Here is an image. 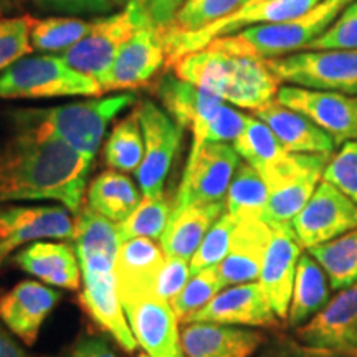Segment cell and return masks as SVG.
<instances>
[{
  "label": "cell",
  "mask_w": 357,
  "mask_h": 357,
  "mask_svg": "<svg viewBox=\"0 0 357 357\" xmlns=\"http://www.w3.org/2000/svg\"><path fill=\"white\" fill-rule=\"evenodd\" d=\"M13 123L15 132L0 144V207L55 200L78 213L93 162L38 128Z\"/></svg>",
  "instance_id": "obj_1"
},
{
  "label": "cell",
  "mask_w": 357,
  "mask_h": 357,
  "mask_svg": "<svg viewBox=\"0 0 357 357\" xmlns=\"http://www.w3.org/2000/svg\"><path fill=\"white\" fill-rule=\"evenodd\" d=\"M174 71L178 78L220 96L225 102L252 111L275 100L280 88L266 60L225 50L215 43L181 58Z\"/></svg>",
  "instance_id": "obj_2"
},
{
  "label": "cell",
  "mask_w": 357,
  "mask_h": 357,
  "mask_svg": "<svg viewBox=\"0 0 357 357\" xmlns=\"http://www.w3.org/2000/svg\"><path fill=\"white\" fill-rule=\"evenodd\" d=\"M136 101L137 98L134 93H123L108 98L70 102L56 108L17 109L12 114V119L38 128L40 131L65 142L93 162L108 124Z\"/></svg>",
  "instance_id": "obj_3"
},
{
  "label": "cell",
  "mask_w": 357,
  "mask_h": 357,
  "mask_svg": "<svg viewBox=\"0 0 357 357\" xmlns=\"http://www.w3.org/2000/svg\"><path fill=\"white\" fill-rule=\"evenodd\" d=\"M351 2L354 0H323L300 17L278 24L248 26L211 43L260 60L293 55L303 52L307 45L319 38Z\"/></svg>",
  "instance_id": "obj_4"
},
{
  "label": "cell",
  "mask_w": 357,
  "mask_h": 357,
  "mask_svg": "<svg viewBox=\"0 0 357 357\" xmlns=\"http://www.w3.org/2000/svg\"><path fill=\"white\" fill-rule=\"evenodd\" d=\"M95 78L73 70L63 56H24L0 73V100L100 96Z\"/></svg>",
  "instance_id": "obj_5"
},
{
  "label": "cell",
  "mask_w": 357,
  "mask_h": 357,
  "mask_svg": "<svg viewBox=\"0 0 357 357\" xmlns=\"http://www.w3.org/2000/svg\"><path fill=\"white\" fill-rule=\"evenodd\" d=\"M331 155L288 153L263 171L261 177L270 189L263 220L271 225L291 223L323 181L324 169Z\"/></svg>",
  "instance_id": "obj_6"
},
{
  "label": "cell",
  "mask_w": 357,
  "mask_h": 357,
  "mask_svg": "<svg viewBox=\"0 0 357 357\" xmlns=\"http://www.w3.org/2000/svg\"><path fill=\"white\" fill-rule=\"evenodd\" d=\"M278 83L357 96V50H316L266 60Z\"/></svg>",
  "instance_id": "obj_7"
},
{
  "label": "cell",
  "mask_w": 357,
  "mask_h": 357,
  "mask_svg": "<svg viewBox=\"0 0 357 357\" xmlns=\"http://www.w3.org/2000/svg\"><path fill=\"white\" fill-rule=\"evenodd\" d=\"M147 19V12L131 0L124 10L95 20L86 37L63 52L61 56L73 70L100 82L111 68L123 45Z\"/></svg>",
  "instance_id": "obj_8"
},
{
  "label": "cell",
  "mask_w": 357,
  "mask_h": 357,
  "mask_svg": "<svg viewBox=\"0 0 357 357\" xmlns=\"http://www.w3.org/2000/svg\"><path fill=\"white\" fill-rule=\"evenodd\" d=\"M238 153L229 142H205L190 153L174 205H208L225 202L230 182L238 167Z\"/></svg>",
  "instance_id": "obj_9"
},
{
  "label": "cell",
  "mask_w": 357,
  "mask_h": 357,
  "mask_svg": "<svg viewBox=\"0 0 357 357\" xmlns=\"http://www.w3.org/2000/svg\"><path fill=\"white\" fill-rule=\"evenodd\" d=\"M136 109L144 137V155L136 172L137 181L144 195L155 197L164 194V182L176 159L184 129L154 101H142Z\"/></svg>",
  "instance_id": "obj_10"
},
{
  "label": "cell",
  "mask_w": 357,
  "mask_h": 357,
  "mask_svg": "<svg viewBox=\"0 0 357 357\" xmlns=\"http://www.w3.org/2000/svg\"><path fill=\"white\" fill-rule=\"evenodd\" d=\"M291 227L305 250L331 242L357 229V204L336 185L321 181Z\"/></svg>",
  "instance_id": "obj_11"
},
{
  "label": "cell",
  "mask_w": 357,
  "mask_h": 357,
  "mask_svg": "<svg viewBox=\"0 0 357 357\" xmlns=\"http://www.w3.org/2000/svg\"><path fill=\"white\" fill-rule=\"evenodd\" d=\"M166 63L162 26L155 25L149 17L123 45L111 68L98 83L102 93L136 89L149 83Z\"/></svg>",
  "instance_id": "obj_12"
},
{
  "label": "cell",
  "mask_w": 357,
  "mask_h": 357,
  "mask_svg": "<svg viewBox=\"0 0 357 357\" xmlns=\"http://www.w3.org/2000/svg\"><path fill=\"white\" fill-rule=\"evenodd\" d=\"M276 101L307 116L336 146L357 139V96L280 84Z\"/></svg>",
  "instance_id": "obj_13"
},
{
  "label": "cell",
  "mask_w": 357,
  "mask_h": 357,
  "mask_svg": "<svg viewBox=\"0 0 357 357\" xmlns=\"http://www.w3.org/2000/svg\"><path fill=\"white\" fill-rule=\"evenodd\" d=\"M123 307L136 342L151 357H185L181 347L178 319L171 303L155 293L124 300Z\"/></svg>",
  "instance_id": "obj_14"
},
{
  "label": "cell",
  "mask_w": 357,
  "mask_h": 357,
  "mask_svg": "<svg viewBox=\"0 0 357 357\" xmlns=\"http://www.w3.org/2000/svg\"><path fill=\"white\" fill-rule=\"evenodd\" d=\"M61 207H0V227L6 236L0 238V268L17 248L42 238H71L75 220Z\"/></svg>",
  "instance_id": "obj_15"
},
{
  "label": "cell",
  "mask_w": 357,
  "mask_h": 357,
  "mask_svg": "<svg viewBox=\"0 0 357 357\" xmlns=\"http://www.w3.org/2000/svg\"><path fill=\"white\" fill-rule=\"evenodd\" d=\"M154 89L159 101L162 102L164 111L176 121L177 126L190 129L194 134L190 153H197L205 144V131L208 123L225 101L172 73L162 75Z\"/></svg>",
  "instance_id": "obj_16"
},
{
  "label": "cell",
  "mask_w": 357,
  "mask_h": 357,
  "mask_svg": "<svg viewBox=\"0 0 357 357\" xmlns=\"http://www.w3.org/2000/svg\"><path fill=\"white\" fill-rule=\"evenodd\" d=\"M187 323L278 328L280 318L268 301L260 281H250L223 289L207 306L192 314Z\"/></svg>",
  "instance_id": "obj_17"
},
{
  "label": "cell",
  "mask_w": 357,
  "mask_h": 357,
  "mask_svg": "<svg viewBox=\"0 0 357 357\" xmlns=\"http://www.w3.org/2000/svg\"><path fill=\"white\" fill-rule=\"evenodd\" d=\"M271 227H273V235L268 245L258 281L276 316L281 321H287L303 247L291 223H278Z\"/></svg>",
  "instance_id": "obj_18"
},
{
  "label": "cell",
  "mask_w": 357,
  "mask_h": 357,
  "mask_svg": "<svg viewBox=\"0 0 357 357\" xmlns=\"http://www.w3.org/2000/svg\"><path fill=\"white\" fill-rule=\"evenodd\" d=\"M294 334L303 344L357 352V284L341 289Z\"/></svg>",
  "instance_id": "obj_19"
},
{
  "label": "cell",
  "mask_w": 357,
  "mask_h": 357,
  "mask_svg": "<svg viewBox=\"0 0 357 357\" xmlns=\"http://www.w3.org/2000/svg\"><path fill=\"white\" fill-rule=\"evenodd\" d=\"M58 301L60 293L55 289L33 280L20 281L0 296V321L25 346H33Z\"/></svg>",
  "instance_id": "obj_20"
},
{
  "label": "cell",
  "mask_w": 357,
  "mask_h": 357,
  "mask_svg": "<svg viewBox=\"0 0 357 357\" xmlns=\"http://www.w3.org/2000/svg\"><path fill=\"white\" fill-rule=\"evenodd\" d=\"M83 276L82 305L91 319L106 331L126 352L137 347L136 337L128 323L114 271H88Z\"/></svg>",
  "instance_id": "obj_21"
},
{
  "label": "cell",
  "mask_w": 357,
  "mask_h": 357,
  "mask_svg": "<svg viewBox=\"0 0 357 357\" xmlns=\"http://www.w3.org/2000/svg\"><path fill=\"white\" fill-rule=\"evenodd\" d=\"M265 341L260 331L229 324L187 323L181 331L185 357H252Z\"/></svg>",
  "instance_id": "obj_22"
},
{
  "label": "cell",
  "mask_w": 357,
  "mask_h": 357,
  "mask_svg": "<svg viewBox=\"0 0 357 357\" xmlns=\"http://www.w3.org/2000/svg\"><path fill=\"white\" fill-rule=\"evenodd\" d=\"M271 235L273 227L263 218L238 220L231 235L229 253L218 265L225 287L250 283L260 278Z\"/></svg>",
  "instance_id": "obj_23"
},
{
  "label": "cell",
  "mask_w": 357,
  "mask_h": 357,
  "mask_svg": "<svg viewBox=\"0 0 357 357\" xmlns=\"http://www.w3.org/2000/svg\"><path fill=\"white\" fill-rule=\"evenodd\" d=\"M253 116L265 123L278 137L281 146L294 154H333L334 141L318 124L300 111H294L275 100L253 111Z\"/></svg>",
  "instance_id": "obj_24"
},
{
  "label": "cell",
  "mask_w": 357,
  "mask_h": 357,
  "mask_svg": "<svg viewBox=\"0 0 357 357\" xmlns=\"http://www.w3.org/2000/svg\"><path fill=\"white\" fill-rule=\"evenodd\" d=\"M166 255L162 248L149 238H132L121 242L116 257L114 275L121 301L141 294L155 293L159 273Z\"/></svg>",
  "instance_id": "obj_25"
},
{
  "label": "cell",
  "mask_w": 357,
  "mask_h": 357,
  "mask_svg": "<svg viewBox=\"0 0 357 357\" xmlns=\"http://www.w3.org/2000/svg\"><path fill=\"white\" fill-rule=\"evenodd\" d=\"M71 240L75 242L82 273L114 271L116 257L121 245L114 222L88 205L77 213Z\"/></svg>",
  "instance_id": "obj_26"
},
{
  "label": "cell",
  "mask_w": 357,
  "mask_h": 357,
  "mask_svg": "<svg viewBox=\"0 0 357 357\" xmlns=\"http://www.w3.org/2000/svg\"><path fill=\"white\" fill-rule=\"evenodd\" d=\"M13 263L52 287L68 291H77L82 287L83 276L77 250L68 243L32 242L13 257Z\"/></svg>",
  "instance_id": "obj_27"
},
{
  "label": "cell",
  "mask_w": 357,
  "mask_h": 357,
  "mask_svg": "<svg viewBox=\"0 0 357 357\" xmlns=\"http://www.w3.org/2000/svg\"><path fill=\"white\" fill-rule=\"evenodd\" d=\"M225 212V202L174 207L172 217L160 236L164 255L190 261L211 227Z\"/></svg>",
  "instance_id": "obj_28"
},
{
  "label": "cell",
  "mask_w": 357,
  "mask_h": 357,
  "mask_svg": "<svg viewBox=\"0 0 357 357\" xmlns=\"http://www.w3.org/2000/svg\"><path fill=\"white\" fill-rule=\"evenodd\" d=\"M329 296L331 284L323 266L310 253H303L298 260L294 276L293 296L287 318L288 324L291 328H300L328 305Z\"/></svg>",
  "instance_id": "obj_29"
},
{
  "label": "cell",
  "mask_w": 357,
  "mask_h": 357,
  "mask_svg": "<svg viewBox=\"0 0 357 357\" xmlns=\"http://www.w3.org/2000/svg\"><path fill=\"white\" fill-rule=\"evenodd\" d=\"M139 202L141 195L134 182L113 169L100 174L88 189L89 207L116 223L131 215Z\"/></svg>",
  "instance_id": "obj_30"
},
{
  "label": "cell",
  "mask_w": 357,
  "mask_h": 357,
  "mask_svg": "<svg viewBox=\"0 0 357 357\" xmlns=\"http://www.w3.org/2000/svg\"><path fill=\"white\" fill-rule=\"evenodd\" d=\"M270 189L261 174L247 160L238 164L225 197V212L236 220L263 218L266 211Z\"/></svg>",
  "instance_id": "obj_31"
},
{
  "label": "cell",
  "mask_w": 357,
  "mask_h": 357,
  "mask_svg": "<svg viewBox=\"0 0 357 357\" xmlns=\"http://www.w3.org/2000/svg\"><path fill=\"white\" fill-rule=\"evenodd\" d=\"M306 252L323 266L334 291L357 284V229Z\"/></svg>",
  "instance_id": "obj_32"
},
{
  "label": "cell",
  "mask_w": 357,
  "mask_h": 357,
  "mask_svg": "<svg viewBox=\"0 0 357 357\" xmlns=\"http://www.w3.org/2000/svg\"><path fill=\"white\" fill-rule=\"evenodd\" d=\"M144 155V137L139 114L134 109L111 131L105 144V160L113 171L137 172Z\"/></svg>",
  "instance_id": "obj_33"
},
{
  "label": "cell",
  "mask_w": 357,
  "mask_h": 357,
  "mask_svg": "<svg viewBox=\"0 0 357 357\" xmlns=\"http://www.w3.org/2000/svg\"><path fill=\"white\" fill-rule=\"evenodd\" d=\"M174 207L176 205L169 202L164 194L155 195V197L144 195L139 205L131 212V215L116 225L119 242L132 238L160 240L169 220H171Z\"/></svg>",
  "instance_id": "obj_34"
},
{
  "label": "cell",
  "mask_w": 357,
  "mask_h": 357,
  "mask_svg": "<svg viewBox=\"0 0 357 357\" xmlns=\"http://www.w3.org/2000/svg\"><path fill=\"white\" fill-rule=\"evenodd\" d=\"M234 147L240 158L260 174L288 154L273 131L255 116H248L242 134L234 141Z\"/></svg>",
  "instance_id": "obj_35"
},
{
  "label": "cell",
  "mask_w": 357,
  "mask_h": 357,
  "mask_svg": "<svg viewBox=\"0 0 357 357\" xmlns=\"http://www.w3.org/2000/svg\"><path fill=\"white\" fill-rule=\"evenodd\" d=\"M93 24L95 20L88 22L78 17H48L35 20L30 43L40 52H66L86 37Z\"/></svg>",
  "instance_id": "obj_36"
},
{
  "label": "cell",
  "mask_w": 357,
  "mask_h": 357,
  "mask_svg": "<svg viewBox=\"0 0 357 357\" xmlns=\"http://www.w3.org/2000/svg\"><path fill=\"white\" fill-rule=\"evenodd\" d=\"M223 288L225 283L218 271V265L190 275L184 289L171 301L174 314L181 323L185 324L192 314L207 306L218 293L223 291Z\"/></svg>",
  "instance_id": "obj_37"
},
{
  "label": "cell",
  "mask_w": 357,
  "mask_h": 357,
  "mask_svg": "<svg viewBox=\"0 0 357 357\" xmlns=\"http://www.w3.org/2000/svg\"><path fill=\"white\" fill-rule=\"evenodd\" d=\"M247 2L250 0H185L167 26L177 32H199L205 26L229 17Z\"/></svg>",
  "instance_id": "obj_38"
},
{
  "label": "cell",
  "mask_w": 357,
  "mask_h": 357,
  "mask_svg": "<svg viewBox=\"0 0 357 357\" xmlns=\"http://www.w3.org/2000/svg\"><path fill=\"white\" fill-rule=\"evenodd\" d=\"M238 220L229 212H223L218 220L211 227L202 243L190 260V275L202 271L205 268L217 266L223 261L230 248V240Z\"/></svg>",
  "instance_id": "obj_39"
},
{
  "label": "cell",
  "mask_w": 357,
  "mask_h": 357,
  "mask_svg": "<svg viewBox=\"0 0 357 357\" xmlns=\"http://www.w3.org/2000/svg\"><path fill=\"white\" fill-rule=\"evenodd\" d=\"M33 24L35 19L30 15L0 20V71L32 53L30 32Z\"/></svg>",
  "instance_id": "obj_40"
},
{
  "label": "cell",
  "mask_w": 357,
  "mask_h": 357,
  "mask_svg": "<svg viewBox=\"0 0 357 357\" xmlns=\"http://www.w3.org/2000/svg\"><path fill=\"white\" fill-rule=\"evenodd\" d=\"M357 50V0L351 2L326 32L303 52Z\"/></svg>",
  "instance_id": "obj_41"
},
{
  "label": "cell",
  "mask_w": 357,
  "mask_h": 357,
  "mask_svg": "<svg viewBox=\"0 0 357 357\" xmlns=\"http://www.w3.org/2000/svg\"><path fill=\"white\" fill-rule=\"evenodd\" d=\"M323 181L336 185L357 204V139L344 142L341 149L331 155Z\"/></svg>",
  "instance_id": "obj_42"
},
{
  "label": "cell",
  "mask_w": 357,
  "mask_h": 357,
  "mask_svg": "<svg viewBox=\"0 0 357 357\" xmlns=\"http://www.w3.org/2000/svg\"><path fill=\"white\" fill-rule=\"evenodd\" d=\"M247 119V114L223 102L208 123L205 142H234L242 134Z\"/></svg>",
  "instance_id": "obj_43"
},
{
  "label": "cell",
  "mask_w": 357,
  "mask_h": 357,
  "mask_svg": "<svg viewBox=\"0 0 357 357\" xmlns=\"http://www.w3.org/2000/svg\"><path fill=\"white\" fill-rule=\"evenodd\" d=\"M190 278V261L182 258L166 257L162 270H160L158 283H155V294L171 303L178 293L184 289Z\"/></svg>",
  "instance_id": "obj_44"
},
{
  "label": "cell",
  "mask_w": 357,
  "mask_h": 357,
  "mask_svg": "<svg viewBox=\"0 0 357 357\" xmlns=\"http://www.w3.org/2000/svg\"><path fill=\"white\" fill-rule=\"evenodd\" d=\"M35 6L48 12L66 15H96L113 10V0H32Z\"/></svg>",
  "instance_id": "obj_45"
},
{
  "label": "cell",
  "mask_w": 357,
  "mask_h": 357,
  "mask_svg": "<svg viewBox=\"0 0 357 357\" xmlns=\"http://www.w3.org/2000/svg\"><path fill=\"white\" fill-rule=\"evenodd\" d=\"M270 352L273 357H357V352L307 346L289 337H280Z\"/></svg>",
  "instance_id": "obj_46"
},
{
  "label": "cell",
  "mask_w": 357,
  "mask_h": 357,
  "mask_svg": "<svg viewBox=\"0 0 357 357\" xmlns=\"http://www.w3.org/2000/svg\"><path fill=\"white\" fill-rule=\"evenodd\" d=\"M45 357H118L105 339L98 336H82L66 346L63 351Z\"/></svg>",
  "instance_id": "obj_47"
},
{
  "label": "cell",
  "mask_w": 357,
  "mask_h": 357,
  "mask_svg": "<svg viewBox=\"0 0 357 357\" xmlns=\"http://www.w3.org/2000/svg\"><path fill=\"white\" fill-rule=\"evenodd\" d=\"M185 3V0H153L149 8H147V15L155 25L166 26L171 24L178 12V8Z\"/></svg>",
  "instance_id": "obj_48"
},
{
  "label": "cell",
  "mask_w": 357,
  "mask_h": 357,
  "mask_svg": "<svg viewBox=\"0 0 357 357\" xmlns=\"http://www.w3.org/2000/svg\"><path fill=\"white\" fill-rule=\"evenodd\" d=\"M0 357H30L15 337L0 324Z\"/></svg>",
  "instance_id": "obj_49"
},
{
  "label": "cell",
  "mask_w": 357,
  "mask_h": 357,
  "mask_svg": "<svg viewBox=\"0 0 357 357\" xmlns=\"http://www.w3.org/2000/svg\"><path fill=\"white\" fill-rule=\"evenodd\" d=\"M134 2H136L137 6H139V7L142 8V10L147 12V8H149L151 2H153V0H134Z\"/></svg>",
  "instance_id": "obj_50"
},
{
  "label": "cell",
  "mask_w": 357,
  "mask_h": 357,
  "mask_svg": "<svg viewBox=\"0 0 357 357\" xmlns=\"http://www.w3.org/2000/svg\"><path fill=\"white\" fill-rule=\"evenodd\" d=\"M15 0H0V10H6V8H10Z\"/></svg>",
  "instance_id": "obj_51"
},
{
  "label": "cell",
  "mask_w": 357,
  "mask_h": 357,
  "mask_svg": "<svg viewBox=\"0 0 357 357\" xmlns=\"http://www.w3.org/2000/svg\"><path fill=\"white\" fill-rule=\"evenodd\" d=\"M129 2H131V0H113V3H114V6H118V7H123V6L126 7Z\"/></svg>",
  "instance_id": "obj_52"
},
{
  "label": "cell",
  "mask_w": 357,
  "mask_h": 357,
  "mask_svg": "<svg viewBox=\"0 0 357 357\" xmlns=\"http://www.w3.org/2000/svg\"><path fill=\"white\" fill-rule=\"evenodd\" d=\"M3 236H6V230H3L2 227H0V238H3Z\"/></svg>",
  "instance_id": "obj_53"
},
{
  "label": "cell",
  "mask_w": 357,
  "mask_h": 357,
  "mask_svg": "<svg viewBox=\"0 0 357 357\" xmlns=\"http://www.w3.org/2000/svg\"><path fill=\"white\" fill-rule=\"evenodd\" d=\"M137 357H151V356H149V354H146V352H141V354L137 356Z\"/></svg>",
  "instance_id": "obj_54"
},
{
  "label": "cell",
  "mask_w": 357,
  "mask_h": 357,
  "mask_svg": "<svg viewBox=\"0 0 357 357\" xmlns=\"http://www.w3.org/2000/svg\"><path fill=\"white\" fill-rule=\"evenodd\" d=\"M263 357H273V356H271V352H266V354L263 356Z\"/></svg>",
  "instance_id": "obj_55"
}]
</instances>
